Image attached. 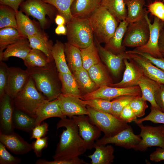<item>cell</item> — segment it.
<instances>
[{"mask_svg": "<svg viewBox=\"0 0 164 164\" xmlns=\"http://www.w3.org/2000/svg\"><path fill=\"white\" fill-rule=\"evenodd\" d=\"M64 127L60 135L59 142L57 145L54 160H61L68 159L84 154L87 149L86 145L80 135L78 126L72 118L66 117L60 118L56 124L57 129Z\"/></svg>", "mask_w": 164, "mask_h": 164, "instance_id": "obj_1", "label": "cell"}, {"mask_svg": "<svg viewBox=\"0 0 164 164\" xmlns=\"http://www.w3.org/2000/svg\"><path fill=\"white\" fill-rule=\"evenodd\" d=\"M29 76L37 90L49 101L58 98L61 93V84L54 61L46 66L27 68Z\"/></svg>", "mask_w": 164, "mask_h": 164, "instance_id": "obj_2", "label": "cell"}, {"mask_svg": "<svg viewBox=\"0 0 164 164\" xmlns=\"http://www.w3.org/2000/svg\"><path fill=\"white\" fill-rule=\"evenodd\" d=\"M94 41L106 43L113 35L119 22L104 7L98 6L88 17Z\"/></svg>", "mask_w": 164, "mask_h": 164, "instance_id": "obj_3", "label": "cell"}, {"mask_svg": "<svg viewBox=\"0 0 164 164\" xmlns=\"http://www.w3.org/2000/svg\"><path fill=\"white\" fill-rule=\"evenodd\" d=\"M67 42L80 49L93 43L94 35L88 18L73 17L67 23Z\"/></svg>", "mask_w": 164, "mask_h": 164, "instance_id": "obj_4", "label": "cell"}, {"mask_svg": "<svg viewBox=\"0 0 164 164\" xmlns=\"http://www.w3.org/2000/svg\"><path fill=\"white\" fill-rule=\"evenodd\" d=\"M14 108L36 118V110L46 98L36 88L30 77L23 89L13 99Z\"/></svg>", "mask_w": 164, "mask_h": 164, "instance_id": "obj_5", "label": "cell"}, {"mask_svg": "<svg viewBox=\"0 0 164 164\" xmlns=\"http://www.w3.org/2000/svg\"><path fill=\"white\" fill-rule=\"evenodd\" d=\"M19 7L20 10L26 15L37 19L43 29H47L50 25V20L46 18V16L53 22L59 14L54 6L42 0H25Z\"/></svg>", "mask_w": 164, "mask_h": 164, "instance_id": "obj_6", "label": "cell"}, {"mask_svg": "<svg viewBox=\"0 0 164 164\" xmlns=\"http://www.w3.org/2000/svg\"><path fill=\"white\" fill-rule=\"evenodd\" d=\"M86 107L91 121L104 133V136H113L129 125L111 113L98 111L87 105Z\"/></svg>", "mask_w": 164, "mask_h": 164, "instance_id": "obj_7", "label": "cell"}, {"mask_svg": "<svg viewBox=\"0 0 164 164\" xmlns=\"http://www.w3.org/2000/svg\"><path fill=\"white\" fill-rule=\"evenodd\" d=\"M149 36V29L145 17L142 19L129 23L122 42L125 47H137L145 45Z\"/></svg>", "mask_w": 164, "mask_h": 164, "instance_id": "obj_8", "label": "cell"}, {"mask_svg": "<svg viewBox=\"0 0 164 164\" xmlns=\"http://www.w3.org/2000/svg\"><path fill=\"white\" fill-rule=\"evenodd\" d=\"M124 95L141 96L142 92L138 85L127 87H116L106 85L99 87L92 92L82 95L80 99L87 100L99 98L111 101Z\"/></svg>", "mask_w": 164, "mask_h": 164, "instance_id": "obj_9", "label": "cell"}, {"mask_svg": "<svg viewBox=\"0 0 164 164\" xmlns=\"http://www.w3.org/2000/svg\"><path fill=\"white\" fill-rule=\"evenodd\" d=\"M137 125L141 129L139 135L141 140L134 150L144 151L149 147L164 148V136L162 134L164 125L152 126L144 125L142 123Z\"/></svg>", "mask_w": 164, "mask_h": 164, "instance_id": "obj_10", "label": "cell"}, {"mask_svg": "<svg viewBox=\"0 0 164 164\" xmlns=\"http://www.w3.org/2000/svg\"><path fill=\"white\" fill-rule=\"evenodd\" d=\"M149 29V36L147 43L144 45L137 47L134 50L140 52L146 53L156 58L163 59L159 46L160 34L162 27V22L156 17L151 23L148 16V13L145 16Z\"/></svg>", "mask_w": 164, "mask_h": 164, "instance_id": "obj_11", "label": "cell"}, {"mask_svg": "<svg viewBox=\"0 0 164 164\" xmlns=\"http://www.w3.org/2000/svg\"><path fill=\"white\" fill-rule=\"evenodd\" d=\"M141 140V138L139 135H135L132 127L129 125L113 136L109 137L104 136L97 140L95 143L98 145H104L114 144L125 149H134Z\"/></svg>", "mask_w": 164, "mask_h": 164, "instance_id": "obj_12", "label": "cell"}, {"mask_svg": "<svg viewBox=\"0 0 164 164\" xmlns=\"http://www.w3.org/2000/svg\"><path fill=\"white\" fill-rule=\"evenodd\" d=\"M72 118L78 126L79 134L84 141L87 149L94 148L95 141L101 135V130L91 122L87 115L74 116Z\"/></svg>", "mask_w": 164, "mask_h": 164, "instance_id": "obj_13", "label": "cell"}, {"mask_svg": "<svg viewBox=\"0 0 164 164\" xmlns=\"http://www.w3.org/2000/svg\"><path fill=\"white\" fill-rule=\"evenodd\" d=\"M29 77L26 70L19 67H9L6 94L13 99L25 87Z\"/></svg>", "mask_w": 164, "mask_h": 164, "instance_id": "obj_14", "label": "cell"}, {"mask_svg": "<svg viewBox=\"0 0 164 164\" xmlns=\"http://www.w3.org/2000/svg\"><path fill=\"white\" fill-rule=\"evenodd\" d=\"M94 42L97 48L101 60L104 63L114 76H117L122 69L124 60H130L129 53L126 50L122 53L115 54L105 49L100 44L95 41Z\"/></svg>", "mask_w": 164, "mask_h": 164, "instance_id": "obj_15", "label": "cell"}, {"mask_svg": "<svg viewBox=\"0 0 164 164\" xmlns=\"http://www.w3.org/2000/svg\"><path fill=\"white\" fill-rule=\"evenodd\" d=\"M57 99L61 111L66 116L71 118L74 116L88 114L86 105L80 98L61 93Z\"/></svg>", "mask_w": 164, "mask_h": 164, "instance_id": "obj_16", "label": "cell"}, {"mask_svg": "<svg viewBox=\"0 0 164 164\" xmlns=\"http://www.w3.org/2000/svg\"><path fill=\"white\" fill-rule=\"evenodd\" d=\"M13 99L5 94L0 99V132L9 134L14 132Z\"/></svg>", "mask_w": 164, "mask_h": 164, "instance_id": "obj_17", "label": "cell"}, {"mask_svg": "<svg viewBox=\"0 0 164 164\" xmlns=\"http://www.w3.org/2000/svg\"><path fill=\"white\" fill-rule=\"evenodd\" d=\"M132 60L139 66L144 75L161 84L164 85V70L156 67L145 58L130 50H126Z\"/></svg>", "mask_w": 164, "mask_h": 164, "instance_id": "obj_18", "label": "cell"}, {"mask_svg": "<svg viewBox=\"0 0 164 164\" xmlns=\"http://www.w3.org/2000/svg\"><path fill=\"white\" fill-rule=\"evenodd\" d=\"M124 63L125 69L122 80L109 86L120 87H127L138 85V82L144 75L138 65L132 60L125 59Z\"/></svg>", "mask_w": 164, "mask_h": 164, "instance_id": "obj_19", "label": "cell"}, {"mask_svg": "<svg viewBox=\"0 0 164 164\" xmlns=\"http://www.w3.org/2000/svg\"><path fill=\"white\" fill-rule=\"evenodd\" d=\"M0 142L8 150L17 155L25 154L32 150V143L27 142L14 132L9 134L0 132Z\"/></svg>", "mask_w": 164, "mask_h": 164, "instance_id": "obj_20", "label": "cell"}, {"mask_svg": "<svg viewBox=\"0 0 164 164\" xmlns=\"http://www.w3.org/2000/svg\"><path fill=\"white\" fill-rule=\"evenodd\" d=\"M54 117L62 118L66 117V116L62 113L57 98L51 101L46 99L40 104L36 110V126L48 118Z\"/></svg>", "mask_w": 164, "mask_h": 164, "instance_id": "obj_21", "label": "cell"}, {"mask_svg": "<svg viewBox=\"0 0 164 164\" xmlns=\"http://www.w3.org/2000/svg\"><path fill=\"white\" fill-rule=\"evenodd\" d=\"M17 29L23 37L27 38L43 31L39 24L31 19L28 15L20 10L16 12Z\"/></svg>", "mask_w": 164, "mask_h": 164, "instance_id": "obj_22", "label": "cell"}, {"mask_svg": "<svg viewBox=\"0 0 164 164\" xmlns=\"http://www.w3.org/2000/svg\"><path fill=\"white\" fill-rule=\"evenodd\" d=\"M31 49L28 39L22 38L7 47L0 56V61L6 60L10 57H18L23 60Z\"/></svg>", "mask_w": 164, "mask_h": 164, "instance_id": "obj_23", "label": "cell"}, {"mask_svg": "<svg viewBox=\"0 0 164 164\" xmlns=\"http://www.w3.org/2000/svg\"><path fill=\"white\" fill-rule=\"evenodd\" d=\"M128 24L126 20L119 22L113 35L105 43V49L115 54L125 52L126 47L123 46L122 42Z\"/></svg>", "mask_w": 164, "mask_h": 164, "instance_id": "obj_24", "label": "cell"}, {"mask_svg": "<svg viewBox=\"0 0 164 164\" xmlns=\"http://www.w3.org/2000/svg\"><path fill=\"white\" fill-rule=\"evenodd\" d=\"M98 0H75L70 8L73 17L88 18L100 5Z\"/></svg>", "mask_w": 164, "mask_h": 164, "instance_id": "obj_25", "label": "cell"}, {"mask_svg": "<svg viewBox=\"0 0 164 164\" xmlns=\"http://www.w3.org/2000/svg\"><path fill=\"white\" fill-rule=\"evenodd\" d=\"M27 39L31 49L40 50L47 56L51 62L54 61L51 54L53 45L51 40H49L47 36L43 31L33 36H29Z\"/></svg>", "mask_w": 164, "mask_h": 164, "instance_id": "obj_26", "label": "cell"}, {"mask_svg": "<svg viewBox=\"0 0 164 164\" xmlns=\"http://www.w3.org/2000/svg\"><path fill=\"white\" fill-rule=\"evenodd\" d=\"M92 81L98 87L113 83L106 66L101 61L94 65L87 70Z\"/></svg>", "mask_w": 164, "mask_h": 164, "instance_id": "obj_27", "label": "cell"}, {"mask_svg": "<svg viewBox=\"0 0 164 164\" xmlns=\"http://www.w3.org/2000/svg\"><path fill=\"white\" fill-rule=\"evenodd\" d=\"M106 145L95 144L94 152L87 156L92 164H111L113 162L114 148L111 145Z\"/></svg>", "mask_w": 164, "mask_h": 164, "instance_id": "obj_28", "label": "cell"}, {"mask_svg": "<svg viewBox=\"0 0 164 164\" xmlns=\"http://www.w3.org/2000/svg\"><path fill=\"white\" fill-rule=\"evenodd\" d=\"M160 84L144 75L140 80L138 84L141 89L142 97L150 103L151 106L160 110L155 97V92Z\"/></svg>", "mask_w": 164, "mask_h": 164, "instance_id": "obj_29", "label": "cell"}, {"mask_svg": "<svg viewBox=\"0 0 164 164\" xmlns=\"http://www.w3.org/2000/svg\"><path fill=\"white\" fill-rule=\"evenodd\" d=\"M127 11L126 20L129 23L139 21L148 13L144 8L145 0H125Z\"/></svg>", "mask_w": 164, "mask_h": 164, "instance_id": "obj_30", "label": "cell"}, {"mask_svg": "<svg viewBox=\"0 0 164 164\" xmlns=\"http://www.w3.org/2000/svg\"><path fill=\"white\" fill-rule=\"evenodd\" d=\"M61 84V94L80 98L83 95L77 82L73 74L59 73Z\"/></svg>", "mask_w": 164, "mask_h": 164, "instance_id": "obj_31", "label": "cell"}, {"mask_svg": "<svg viewBox=\"0 0 164 164\" xmlns=\"http://www.w3.org/2000/svg\"><path fill=\"white\" fill-rule=\"evenodd\" d=\"M100 5L107 9L119 22L126 20L127 11L125 0H101Z\"/></svg>", "mask_w": 164, "mask_h": 164, "instance_id": "obj_32", "label": "cell"}, {"mask_svg": "<svg viewBox=\"0 0 164 164\" xmlns=\"http://www.w3.org/2000/svg\"><path fill=\"white\" fill-rule=\"evenodd\" d=\"M51 54L59 73L72 74L68 67L66 60L64 43L57 40L53 46Z\"/></svg>", "mask_w": 164, "mask_h": 164, "instance_id": "obj_33", "label": "cell"}, {"mask_svg": "<svg viewBox=\"0 0 164 164\" xmlns=\"http://www.w3.org/2000/svg\"><path fill=\"white\" fill-rule=\"evenodd\" d=\"M64 51L68 67L72 73L83 67L80 49L68 42L64 43Z\"/></svg>", "mask_w": 164, "mask_h": 164, "instance_id": "obj_34", "label": "cell"}, {"mask_svg": "<svg viewBox=\"0 0 164 164\" xmlns=\"http://www.w3.org/2000/svg\"><path fill=\"white\" fill-rule=\"evenodd\" d=\"M35 118L15 108L13 122L15 128L29 132L35 126Z\"/></svg>", "mask_w": 164, "mask_h": 164, "instance_id": "obj_35", "label": "cell"}, {"mask_svg": "<svg viewBox=\"0 0 164 164\" xmlns=\"http://www.w3.org/2000/svg\"><path fill=\"white\" fill-rule=\"evenodd\" d=\"M72 74L81 91L84 93V94L92 92L99 88L91 79L87 71L83 67L74 71Z\"/></svg>", "mask_w": 164, "mask_h": 164, "instance_id": "obj_36", "label": "cell"}, {"mask_svg": "<svg viewBox=\"0 0 164 164\" xmlns=\"http://www.w3.org/2000/svg\"><path fill=\"white\" fill-rule=\"evenodd\" d=\"M23 61L27 68L44 67L52 62L43 52L32 49Z\"/></svg>", "mask_w": 164, "mask_h": 164, "instance_id": "obj_37", "label": "cell"}, {"mask_svg": "<svg viewBox=\"0 0 164 164\" xmlns=\"http://www.w3.org/2000/svg\"><path fill=\"white\" fill-rule=\"evenodd\" d=\"M80 49L83 67L87 70L92 66L101 61L94 40L87 47Z\"/></svg>", "mask_w": 164, "mask_h": 164, "instance_id": "obj_38", "label": "cell"}, {"mask_svg": "<svg viewBox=\"0 0 164 164\" xmlns=\"http://www.w3.org/2000/svg\"><path fill=\"white\" fill-rule=\"evenodd\" d=\"M22 38L24 37L14 28L6 27L0 29V56L8 46Z\"/></svg>", "mask_w": 164, "mask_h": 164, "instance_id": "obj_39", "label": "cell"}, {"mask_svg": "<svg viewBox=\"0 0 164 164\" xmlns=\"http://www.w3.org/2000/svg\"><path fill=\"white\" fill-rule=\"evenodd\" d=\"M16 12L10 7L0 5V29L12 27L17 29Z\"/></svg>", "mask_w": 164, "mask_h": 164, "instance_id": "obj_40", "label": "cell"}, {"mask_svg": "<svg viewBox=\"0 0 164 164\" xmlns=\"http://www.w3.org/2000/svg\"><path fill=\"white\" fill-rule=\"evenodd\" d=\"M42 0L54 6L57 10L59 13L65 18L67 23L73 18L71 13L70 8L75 0Z\"/></svg>", "mask_w": 164, "mask_h": 164, "instance_id": "obj_41", "label": "cell"}, {"mask_svg": "<svg viewBox=\"0 0 164 164\" xmlns=\"http://www.w3.org/2000/svg\"><path fill=\"white\" fill-rule=\"evenodd\" d=\"M83 103L98 111L111 114L112 101L99 98L83 100Z\"/></svg>", "mask_w": 164, "mask_h": 164, "instance_id": "obj_42", "label": "cell"}, {"mask_svg": "<svg viewBox=\"0 0 164 164\" xmlns=\"http://www.w3.org/2000/svg\"><path fill=\"white\" fill-rule=\"evenodd\" d=\"M137 96L124 95L113 99L112 101L111 114L119 118L120 114L124 108L129 104Z\"/></svg>", "mask_w": 164, "mask_h": 164, "instance_id": "obj_43", "label": "cell"}, {"mask_svg": "<svg viewBox=\"0 0 164 164\" xmlns=\"http://www.w3.org/2000/svg\"><path fill=\"white\" fill-rule=\"evenodd\" d=\"M150 113L145 117L137 119L135 121L137 124L142 123L145 121H150L154 123H161L164 124V112L159 109L151 106Z\"/></svg>", "mask_w": 164, "mask_h": 164, "instance_id": "obj_44", "label": "cell"}, {"mask_svg": "<svg viewBox=\"0 0 164 164\" xmlns=\"http://www.w3.org/2000/svg\"><path fill=\"white\" fill-rule=\"evenodd\" d=\"M137 117L144 116L145 111L148 107L146 102L141 96L136 97L129 104Z\"/></svg>", "mask_w": 164, "mask_h": 164, "instance_id": "obj_45", "label": "cell"}, {"mask_svg": "<svg viewBox=\"0 0 164 164\" xmlns=\"http://www.w3.org/2000/svg\"><path fill=\"white\" fill-rule=\"evenodd\" d=\"M9 67L2 61L0 63V99L6 94L9 77Z\"/></svg>", "mask_w": 164, "mask_h": 164, "instance_id": "obj_46", "label": "cell"}, {"mask_svg": "<svg viewBox=\"0 0 164 164\" xmlns=\"http://www.w3.org/2000/svg\"><path fill=\"white\" fill-rule=\"evenodd\" d=\"M5 146L0 142V164H18L21 162V159L13 156L6 149Z\"/></svg>", "mask_w": 164, "mask_h": 164, "instance_id": "obj_47", "label": "cell"}, {"mask_svg": "<svg viewBox=\"0 0 164 164\" xmlns=\"http://www.w3.org/2000/svg\"><path fill=\"white\" fill-rule=\"evenodd\" d=\"M148 12L164 22V3L160 1H155L148 6Z\"/></svg>", "mask_w": 164, "mask_h": 164, "instance_id": "obj_48", "label": "cell"}, {"mask_svg": "<svg viewBox=\"0 0 164 164\" xmlns=\"http://www.w3.org/2000/svg\"><path fill=\"white\" fill-rule=\"evenodd\" d=\"M36 164H88L87 162L76 157L72 158L61 160L49 161L44 159H39L35 162Z\"/></svg>", "mask_w": 164, "mask_h": 164, "instance_id": "obj_49", "label": "cell"}, {"mask_svg": "<svg viewBox=\"0 0 164 164\" xmlns=\"http://www.w3.org/2000/svg\"><path fill=\"white\" fill-rule=\"evenodd\" d=\"M48 139L47 137H44L36 139L32 143V150L37 157H41L43 150L47 147Z\"/></svg>", "mask_w": 164, "mask_h": 164, "instance_id": "obj_50", "label": "cell"}, {"mask_svg": "<svg viewBox=\"0 0 164 164\" xmlns=\"http://www.w3.org/2000/svg\"><path fill=\"white\" fill-rule=\"evenodd\" d=\"M48 126V123L44 122L36 125L32 130L30 139H37L45 137L49 131Z\"/></svg>", "mask_w": 164, "mask_h": 164, "instance_id": "obj_51", "label": "cell"}, {"mask_svg": "<svg viewBox=\"0 0 164 164\" xmlns=\"http://www.w3.org/2000/svg\"><path fill=\"white\" fill-rule=\"evenodd\" d=\"M119 118L127 123L135 121L137 117L129 104L125 106L121 112Z\"/></svg>", "mask_w": 164, "mask_h": 164, "instance_id": "obj_52", "label": "cell"}, {"mask_svg": "<svg viewBox=\"0 0 164 164\" xmlns=\"http://www.w3.org/2000/svg\"><path fill=\"white\" fill-rule=\"evenodd\" d=\"M132 52L139 54L146 59L153 65L164 70V59L154 57L148 54L142 53L134 50H130Z\"/></svg>", "mask_w": 164, "mask_h": 164, "instance_id": "obj_53", "label": "cell"}, {"mask_svg": "<svg viewBox=\"0 0 164 164\" xmlns=\"http://www.w3.org/2000/svg\"><path fill=\"white\" fill-rule=\"evenodd\" d=\"M155 97L161 111L164 112V85H159L155 92Z\"/></svg>", "mask_w": 164, "mask_h": 164, "instance_id": "obj_54", "label": "cell"}, {"mask_svg": "<svg viewBox=\"0 0 164 164\" xmlns=\"http://www.w3.org/2000/svg\"><path fill=\"white\" fill-rule=\"evenodd\" d=\"M149 158L151 161L156 162L164 161V148H157L150 154Z\"/></svg>", "mask_w": 164, "mask_h": 164, "instance_id": "obj_55", "label": "cell"}, {"mask_svg": "<svg viewBox=\"0 0 164 164\" xmlns=\"http://www.w3.org/2000/svg\"><path fill=\"white\" fill-rule=\"evenodd\" d=\"M25 0H0V4L8 6L13 9L16 12L21 4Z\"/></svg>", "mask_w": 164, "mask_h": 164, "instance_id": "obj_56", "label": "cell"}, {"mask_svg": "<svg viewBox=\"0 0 164 164\" xmlns=\"http://www.w3.org/2000/svg\"><path fill=\"white\" fill-rule=\"evenodd\" d=\"M159 46L160 51L164 58V31H161L159 39Z\"/></svg>", "mask_w": 164, "mask_h": 164, "instance_id": "obj_57", "label": "cell"}, {"mask_svg": "<svg viewBox=\"0 0 164 164\" xmlns=\"http://www.w3.org/2000/svg\"><path fill=\"white\" fill-rule=\"evenodd\" d=\"M56 34L58 35H66L67 29L65 25L57 26L55 30Z\"/></svg>", "mask_w": 164, "mask_h": 164, "instance_id": "obj_58", "label": "cell"}, {"mask_svg": "<svg viewBox=\"0 0 164 164\" xmlns=\"http://www.w3.org/2000/svg\"><path fill=\"white\" fill-rule=\"evenodd\" d=\"M54 21L57 26L65 25L67 23L65 18L60 14H58L56 15Z\"/></svg>", "mask_w": 164, "mask_h": 164, "instance_id": "obj_59", "label": "cell"}, {"mask_svg": "<svg viewBox=\"0 0 164 164\" xmlns=\"http://www.w3.org/2000/svg\"><path fill=\"white\" fill-rule=\"evenodd\" d=\"M162 134L164 136V128H163V131H162Z\"/></svg>", "mask_w": 164, "mask_h": 164, "instance_id": "obj_60", "label": "cell"}, {"mask_svg": "<svg viewBox=\"0 0 164 164\" xmlns=\"http://www.w3.org/2000/svg\"><path fill=\"white\" fill-rule=\"evenodd\" d=\"M98 0V1L99 2H100V1H101V0Z\"/></svg>", "mask_w": 164, "mask_h": 164, "instance_id": "obj_61", "label": "cell"}, {"mask_svg": "<svg viewBox=\"0 0 164 164\" xmlns=\"http://www.w3.org/2000/svg\"><path fill=\"white\" fill-rule=\"evenodd\" d=\"M163 2H164V0H162Z\"/></svg>", "mask_w": 164, "mask_h": 164, "instance_id": "obj_62", "label": "cell"}, {"mask_svg": "<svg viewBox=\"0 0 164 164\" xmlns=\"http://www.w3.org/2000/svg\"><path fill=\"white\" fill-rule=\"evenodd\" d=\"M164 59V58H163Z\"/></svg>", "mask_w": 164, "mask_h": 164, "instance_id": "obj_63", "label": "cell"}]
</instances>
